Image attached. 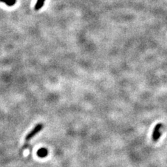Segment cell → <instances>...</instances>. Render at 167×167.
Instances as JSON below:
<instances>
[{
    "instance_id": "obj_1",
    "label": "cell",
    "mask_w": 167,
    "mask_h": 167,
    "mask_svg": "<svg viewBox=\"0 0 167 167\" xmlns=\"http://www.w3.org/2000/svg\"><path fill=\"white\" fill-rule=\"evenodd\" d=\"M162 127H163V125L162 123H157V124L154 126L153 132H152V141L154 142L158 141L161 136H162Z\"/></svg>"
},
{
    "instance_id": "obj_2",
    "label": "cell",
    "mask_w": 167,
    "mask_h": 167,
    "mask_svg": "<svg viewBox=\"0 0 167 167\" xmlns=\"http://www.w3.org/2000/svg\"><path fill=\"white\" fill-rule=\"evenodd\" d=\"M42 129H43V125L42 124L37 125L36 126H35L34 128H33L30 132L28 133V134L26 136V138H25V141H26V143L30 141L33 137H35V136L40 131H41Z\"/></svg>"
},
{
    "instance_id": "obj_5",
    "label": "cell",
    "mask_w": 167,
    "mask_h": 167,
    "mask_svg": "<svg viewBox=\"0 0 167 167\" xmlns=\"http://www.w3.org/2000/svg\"><path fill=\"white\" fill-rule=\"evenodd\" d=\"M0 1L7 4L8 6H13L16 3V0H0Z\"/></svg>"
},
{
    "instance_id": "obj_4",
    "label": "cell",
    "mask_w": 167,
    "mask_h": 167,
    "mask_svg": "<svg viewBox=\"0 0 167 167\" xmlns=\"http://www.w3.org/2000/svg\"><path fill=\"white\" fill-rule=\"evenodd\" d=\"M45 0H38L36 2V4H35V10H39L43 7L44 2H45Z\"/></svg>"
},
{
    "instance_id": "obj_3",
    "label": "cell",
    "mask_w": 167,
    "mask_h": 167,
    "mask_svg": "<svg viewBox=\"0 0 167 167\" xmlns=\"http://www.w3.org/2000/svg\"><path fill=\"white\" fill-rule=\"evenodd\" d=\"M37 154L38 156L40 157H45L47 155L48 151L46 148H41V149L38 150Z\"/></svg>"
}]
</instances>
